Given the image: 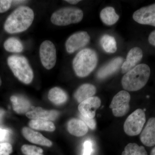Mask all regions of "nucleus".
<instances>
[{
	"instance_id": "nucleus-30",
	"label": "nucleus",
	"mask_w": 155,
	"mask_h": 155,
	"mask_svg": "<svg viewBox=\"0 0 155 155\" xmlns=\"http://www.w3.org/2000/svg\"><path fill=\"white\" fill-rule=\"evenodd\" d=\"M93 145L91 141L86 140L83 144V152L82 155H91L93 151Z\"/></svg>"
},
{
	"instance_id": "nucleus-21",
	"label": "nucleus",
	"mask_w": 155,
	"mask_h": 155,
	"mask_svg": "<svg viewBox=\"0 0 155 155\" xmlns=\"http://www.w3.org/2000/svg\"><path fill=\"white\" fill-rule=\"evenodd\" d=\"M49 100L56 105H61L67 101L68 96L66 92L60 87L51 89L48 94Z\"/></svg>"
},
{
	"instance_id": "nucleus-17",
	"label": "nucleus",
	"mask_w": 155,
	"mask_h": 155,
	"mask_svg": "<svg viewBox=\"0 0 155 155\" xmlns=\"http://www.w3.org/2000/svg\"><path fill=\"white\" fill-rule=\"evenodd\" d=\"M67 129L69 133L76 137L84 136L88 132L87 125L81 119H72L67 124Z\"/></svg>"
},
{
	"instance_id": "nucleus-26",
	"label": "nucleus",
	"mask_w": 155,
	"mask_h": 155,
	"mask_svg": "<svg viewBox=\"0 0 155 155\" xmlns=\"http://www.w3.org/2000/svg\"><path fill=\"white\" fill-rule=\"evenodd\" d=\"M21 150L25 155H43V150L35 146L24 145L21 148Z\"/></svg>"
},
{
	"instance_id": "nucleus-2",
	"label": "nucleus",
	"mask_w": 155,
	"mask_h": 155,
	"mask_svg": "<svg viewBox=\"0 0 155 155\" xmlns=\"http://www.w3.org/2000/svg\"><path fill=\"white\" fill-rule=\"evenodd\" d=\"M150 75V69L147 65L139 64L123 76L122 79V87L127 91H137L146 84Z\"/></svg>"
},
{
	"instance_id": "nucleus-19",
	"label": "nucleus",
	"mask_w": 155,
	"mask_h": 155,
	"mask_svg": "<svg viewBox=\"0 0 155 155\" xmlns=\"http://www.w3.org/2000/svg\"><path fill=\"white\" fill-rule=\"evenodd\" d=\"M95 87L90 84H84L79 87L75 91L74 97L79 103L94 97L96 93Z\"/></svg>"
},
{
	"instance_id": "nucleus-24",
	"label": "nucleus",
	"mask_w": 155,
	"mask_h": 155,
	"mask_svg": "<svg viewBox=\"0 0 155 155\" xmlns=\"http://www.w3.org/2000/svg\"><path fill=\"white\" fill-rule=\"evenodd\" d=\"M4 46L5 49L10 52L20 53L23 50L22 42L15 38L8 39L4 43Z\"/></svg>"
},
{
	"instance_id": "nucleus-5",
	"label": "nucleus",
	"mask_w": 155,
	"mask_h": 155,
	"mask_svg": "<svg viewBox=\"0 0 155 155\" xmlns=\"http://www.w3.org/2000/svg\"><path fill=\"white\" fill-rule=\"evenodd\" d=\"M83 11L81 9L67 7L54 12L51 20L54 25L65 26L80 22L83 19Z\"/></svg>"
},
{
	"instance_id": "nucleus-18",
	"label": "nucleus",
	"mask_w": 155,
	"mask_h": 155,
	"mask_svg": "<svg viewBox=\"0 0 155 155\" xmlns=\"http://www.w3.org/2000/svg\"><path fill=\"white\" fill-rule=\"evenodd\" d=\"M11 101L13 104V110L17 114H26L31 109L30 102L22 96H12Z\"/></svg>"
},
{
	"instance_id": "nucleus-27",
	"label": "nucleus",
	"mask_w": 155,
	"mask_h": 155,
	"mask_svg": "<svg viewBox=\"0 0 155 155\" xmlns=\"http://www.w3.org/2000/svg\"><path fill=\"white\" fill-rule=\"evenodd\" d=\"M13 151L12 145L8 143H0V155H10Z\"/></svg>"
},
{
	"instance_id": "nucleus-7",
	"label": "nucleus",
	"mask_w": 155,
	"mask_h": 155,
	"mask_svg": "<svg viewBox=\"0 0 155 155\" xmlns=\"http://www.w3.org/2000/svg\"><path fill=\"white\" fill-rule=\"evenodd\" d=\"M130 100L128 92L121 91L118 93L113 98L110 106L114 116L120 117L126 115L130 109Z\"/></svg>"
},
{
	"instance_id": "nucleus-29",
	"label": "nucleus",
	"mask_w": 155,
	"mask_h": 155,
	"mask_svg": "<svg viewBox=\"0 0 155 155\" xmlns=\"http://www.w3.org/2000/svg\"><path fill=\"white\" fill-rule=\"evenodd\" d=\"M80 117L81 120L87 125V127H89L92 130H94L96 127V122L94 119H89V118H86V117H84L82 115H80Z\"/></svg>"
},
{
	"instance_id": "nucleus-4",
	"label": "nucleus",
	"mask_w": 155,
	"mask_h": 155,
	"mask_svg": "<svg viewBox=\"0 0 155 155\" xmlns=\"http://www.w3.org/2000/svg\"><path fill=\"white\" fill-rule=\"evenodd\" d=\"M8 64L14 75L20 81L29 84L33 80V70L25 57L12 55L8 59Z\"/></svg>"
},
{
	"instance_id": "nucleus-37",
	"label": "nucleus",
	"mask_w": 155,
	"mask_h": 155,
	"mask_svg": "<svg viewBox=\"0 0 155 155\" xmlns=\"http://www.w3.org/2000/svg\"><path fill=\"white\" fill-rule=\"evenodd\" d=\"M2 79H1V77H0V86H1V84H2Z\"/></svg>"
},
{
	"instance_id": "nucleus-15",
	"label": "nucleus",
	"mask_w": 155,
	"mask_h": 155,
	"mask_svg": "<svg viewBox=\"0 0 155 155\" xmlns=\"http://www.w3.org/2000/svg\"><path fill=\"white\" fill-rule=\"evenodd\" d=\"M26 116L29 119H44L54 121L58 118L59 112L56 110H46L40 107H37L26 113Z\"/></svg>"
},
{
	"instance_id": "nucleus-14",
	"label": "nucleus",
	"mask_w": 155,
	"mask_h": 155,
	"mask_svg": "<svg viewBox=\"0 0 155 155\" xmlns=\"http://www.w3.org/2000/svg\"><path fill=\"white\" fill-rule=\"evenodd\" d=\"M123 61L124 59L121 57L113 59L98 70L97 72V78L103 79L113 75L120 68L123 64Z\"/></svg>"
},
{
	"instance_id": "nucleus-23",
	"label": "nucleus",
	"mask_w": 155,
	"mask_h": 155,
	"mask_svg": "<svg viewBox=\"0 0 155 155\" xmlns=\"http://www.w3.org/2000/svg\"><path fill=\"white\" fill-rule=\"evenodd\" d=\"M100 44L103 49L108 53H114L117 50V43L114 37L104 35L100 39Z\"/></svg>"
},
{
	"instance_id": "nucleus-1",
	"label": "nucleus",
	"mask_w": 155,
	"mask_h": 155,
	"mask_svg": "<svg viewBox=\"0 0 155 155\" xmlns=\"http://www.w3.org/2000/svg\"><path fill=\"white\" fill-rule=\"evenodd\" d=\"M34 19V13L32 9L27 6H20L9 15L4 28L9 33H20L30 27Z\"/></svg>"
},
{
	"instance_id": "nucleus-36",
	"label": "nucleus",
	"mask_w": 155,
	"mask_h": 155,
	"mask_svg": "<svg viewBox=\"0 0 155 155\" xmlns=\"http://www.w3.org/2000/svg\"><path fill=\"white\" fill-rule=\"evenodd\" d=\"M150 155H155V147L150 152Z\"/></svg>"
},
{
	"instance_id": "nucleus-11",
	"label": "nucleus",
	"mask_w": 155,
	"mask_h": 155,
	"mask_svg": "<svg viewBox=\"0 0 155 155\" xmlns=\"http://www.w3.org/2000/svg\"><path fill=\"white\" fill-rule=\"evenodd\" d=\"M101 105V100L97 97H92L79 104L78 110L81 115L89 119H94L96 111Z\"/></svg>"
},
{
	"instance_id": "nucleus-8",
	"label": "nucleus",
	"mask_w": 155,
	"mask_h": 155,
	"mask_svg": "<svg viewBox=\"0 0 155 155\" xmlns=\"http://www.w3.org/2000/svg\"><path fill=\"white\" fill-rule=\"evenodd\" d=\"M39 53L43 67L48 70L52 69L57 61L56 48L53 42L49 40L43 42L40 47Z\"/></svg>"
},
{
	"instance_id": "nucleus-12",
	"label": "nucleus",
	"mask_w": 155,
	"mask_h": 155,
	"mask_svg": "<svg viewBox=\"0 0 155 155\" xmlns=\"http://www.w3.org/2000/svg\"><path fill=\"white\" fill-rule=\"evenodd\" d=\"M142 50L139 47H134L130 50L127 54L126 61L122 66V72L126 73L137 66L143 58Z\"/></svg>"
},
{
	"instance_id": "nucleus-22",
	"label": "nucleus",
	"mask_w": 155,
	"mask_h": 155,
	"mask_svg": "<svg viewBox=\"0 0 155 155\" xmlns=\"http://www.w3.org/2000/svg\"><path fill=\"white\" fill-rule=\"evenodd\" d=\"M29 126L36 130L53 131L55 126L51 121L44 119H32L29 122Z\"/></svg>"
},
{
	"instance_id": "nucleus-9",
	"label": "nucleus",
	"mask_w": 155,
	"mask_h": 155,
	"mask_svg": "<svg viewBox=\"0 0 155 155\" xmlns=\"http://www.w3.org/2000/svg\"><path fill=\"white\" fill-rule=\"evenodd\" d=\"M90 37L86 31H80L71 35L66 42V48L67 52L72 54L88 44Z\"/></svg>"
},
{
	"instance_id": "nucleus-35",
	"label": "nucleus",
	"mask_w": 155,
	"mask_h": 155,
	"mask_svg": "<svg viewBox=\"0 0 155 155\" xmlns=\"http://www.w3.org/2000/svg\"><path fill=\"white\" fill-rule=\"evenodd\" d=\"M27 2L26 1H13V3L15 4H24Z\"/></svg>"
},
{
	"instance_id": "nucleus-32",
	"label": "nucleus",
	"mask_w": 155,
	"mask_h": 155,
	"mask_svg": "<svg viewBox=\"0 0 155 155\" xmlns=\"http://www.w3.org/2000/svg\"><path fill=\"white\" fill-rule=\"evenodd\" d=\"M148 41L151 45L155 46V30L150 34L148 38Z\"/></svg>"
},
{
	"instance_id": "nucleus-28",
	"label": "nucleus",
	"mask_w": 155,
	"mask_h": 155,
	"mask_svg": "<svg viewBox=\"0 0 155 155\" xmlns=\"http://www.w3.org/2000/svg\"><path fill=\"white\" fill-rule=\"evenodd\" d=\"M13 1L0 0V13H5L11 8Z\"/></svg>"
},
{
	"instance_id": "nucleus-13",
	"label": "nucleus",
	"mask_w": 155,
	"mask_h": 155,
	"mask_svg": "<svg viewBox=\"0 0 155 155\" xmlns=\"http://www.w3.org/2000/svg\"><path fill=\"white\" fill-rule=\"evenodd\" d=\"M140 141L146 146L155 145V118H150L140 135Z\"/></svg>"
},
{
	"instance_id": "nucleus-20",
	"label": "nucleus",
	"mask_w": 155,
	"mask_h": 155,
	"mask_svg": "<svg viewBox=\"0 0 155 155\" xmlns=\"http://www.w3.org/2000/svg\"><path fill=\"white\" fill-rule=\"evenodd\" d=\"M100 17L102 22L106 25H112L118 21L119 16L116 14L114 8L107 7L101 11Z\"/></svg>"
},
{
	"instance_id": "nucleus-31",
	"label": "nucleus",
	"mask_w": 155,
	"mask_h": 155,
	"mask_svg": "<svg viewBox=\"0 0 155 155\" xmlns=\"http://www.w3.org/2000/svg\"><path fill=\"white\" fill-rule=\"evenodd\" d=\"M11 131L8 129L0 128V142L4 141L8 139Z\"/></svg>"
},
{
	"instance_id": "nucleus-6",
	"label": "nucleus",
	"mask_w": 155,
	"mask_h": 155,
	"mask_svg": "<svg viewBox=\"0 0 155 155\" xmlns=\"http://www.w3.org/2000/svg\"><path fill=\"white\" fill-rule=\"evenodd\" d=\"M146 122L144 111L138 109L127 117L124 125V130L126 134L130 136L138 135L141 133Z\"/></svg>"
},
{
	"instance_id": "nucleus-10",
	"label": "nucleus",
	"mask_w": 155,
	"mask_h": 155,
	"mask_svg": "<svg viewBox=\"0 0 155 155\" xmlns=\"http://www.w3.org/2000/svg\"><path fill=\"white\" fill-rule=\"evenodd\" d=\"M133 18L139 24L155 27V4L143 7L135 11Z\"/></svg>"
},
{
	"instance_id": "nucleus-34",
	"label": "nucleus",
	"mask_w": 155,
	"mask_h": 155,
	"mask_svg": "<svg viewBox=\"0 0 155 155\" xmlns=\"http://www.w3.org/2000/svg\"><path fill=\"white\" fill-rule=\"evenodd\" d=\"M5 112L4 110H2V109H0V123L2 122V120L3 116L5 115Z\"/></svg>"
},
{
	"instance_id": "nucleus-16",
	"label": "nucleus",
	"mask_w": 155,
	"mask_h": 155,
	"mask_svg": "<svg viewBox=\"0 0 155 155\" xmlns=\"http://www.w3.org/2000/svg\"><path fill=\"white\" fill-rule=\"evenodd\" d=\"M22 133L24 137L32 143L46 147H51L52 145L51 142L41 134L31 130L28 127H23Z\"/></svg>"
},
{
	"instance_id": "nucleus-33",
	"label": "nucleus",
	"mask_w": 155,
	"mask_h": 155,
	"mask_svg": "<svg viewBox=\"0 0 155 155\" xmlns=\"http://www.w3.org/2000/svg\"><path fill=\"white\" fill-rule=\"evenodd\" d=\"M66 2L69 3V4H71V5H76L78 3H79L81 1L79 0H67L65 1Z\"/></svg>"
},
{
	"instance_id": "nucleus-3",
	"label": "nucleus",
	"mask_w": 155,
	"mask_h": 155,
	"mask_svg": "<svg viewBox=\"0 0 155 155\" xmlns=\"http://www.w3.org/2000/svg\"><path fill=\"white\" fill-rule=\"evenodd\" d=\"M97 62V55L94 50L85 48L81 50L75 56L72 66L78 76L85 77L95 69Z\"/></svg>"
},
{
	"instance_id": "nucleus-25",
	"label": "nucleus",
	"mask_w": 155,
	"mask_h": 155,
	"mask_svg": "<svg viewBox=\"0 0 155 155\" xmlns=\"http://www.w3.org/2000/svg\"><path fill=\"white\" fill-rule=\"evenodd\" d=\"M122 155H148L143 146H139L136 143H129L125 147Z\"/></svg>"
}]
</instances>
